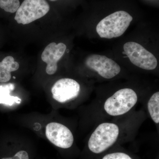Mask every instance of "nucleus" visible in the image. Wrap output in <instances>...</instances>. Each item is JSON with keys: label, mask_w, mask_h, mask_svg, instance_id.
I'll use <instances>...</instances> for the list:
<instances>
[{"label": "nucleus", "mask_w": 159, "mask_h": 159, "mask_svg": "<svg viewBox=\"0 0 159 159\" xmlns=\"http://www.w3.org/2000/svg\"><path fill=\"white\" fill-rule=\"evenodd\" d=\"M124 54L132 63L144 70H153L157 66V60L153 54L138 43L129 42L123 46Z\"/></svg>", "instance_id": "nucleus-5"}, {"label": "nucleus", "mask_w": 159, "mask_h": 159, "mask_svg": "<svg viewBox=\"0 0 159 159\" xmlns=\"http://www.w3.org/2000/svg\"><path fill=\"white\" fill-rule=\"evenodd\" d=\"M132 20V16L126 11H116L101 20L96 30L102 38L110 39L120 37L127 30Z\"/></svg>", "instance_id": "nucleus-1"}, {"label": "nucleus", "mask_w": 159, "mask_h": 159, "mask_svg": "<svg viewBox=\"0 0 159 159\" xmlns=\"http://www.w3.org/2000/svg\"><path fill=\"white\" fill-rule=\"evenodd\" d=\"M2 159H29L28 152L25 151L21 150L18 152L14 156L11 157L3 158Z\"/></svg>", "instance_id": "nucleus-15"}, {"label": "nucleus", "mask_w": 159, "mask_h": 159, "mask_svg": "<svg viewBox=\"0 0 159 159\" xmlns=\"http://www.w3.org/2000/svg\"><path fill=\"white\" fill-rule=\"evenodd\" d=\"M21 3L20 0H0V8L8 13H15Z\"/></svg>", "instance_id": "nucleus-13"}, {"label": "nucleus", "mask_w": 159, "mask_h": 159, "mask_svg": "<svg viewBox=\"0 0 159 159\" xmlns=\"http://www.w3.org/2000/svg\"><path fill=\"white\" fill-rule=\"evenodd\" d=\"M15 89L14 84L11 83L0 85V104L6 105H13L15 103L20 104L21 99L19 97L10 95V93Z\"/></svg>", "instance_id": "nucleus-11"}, {"label": "nucleus", "mask_w": 159, "mask_h": 159, "mask_svg": "<svg viewBox=\"0 0 159 159\" xmlns=\"http://www.w3.org/2000/svg\"><path fill=\"white\" fill-rule=\"evenodd\" d=\"M13 78H14V79H16V77H13Z\"/></svg>", "instance_id": "nucleus-16"}, {"label": "nucleus", "mask_w": 159, "mask_h": 159, "mask_svg": "<svg viewBox=\"0 0 159 159\" xmlns=\"http://www.w3.org/2000/svg\"><path fill=\"white\" fill-rule=\"evenodd\" d=\"M102 159H133L129 155L123 152L111 153L103 157Z\"/></svg>", "instance_id": "nucleus-14"}, {"label": "nucleus", "mask_w": 159, "mask_h": 159, "mask_svg": "<svg viewBox=\"0 0 159 159\" xmlns=\"http://www.w3.org/2000/svg\"><path fill=\"white\" fill-rule=\"evenodd\" d=\"M119 132V127L114 123L106 122L100 124L89 139V149L94 153H102L115 144Z\"/></svg>", "instance_id": "nucleus-2"}, {"label": "nucleus", "mask_w": 159, "mask_h": 159, "mask_svg": "<svg viewBox=\"0 0 159 159\" xmlns=\"http://www.w3.org/2000/svg\"><path fill=\"white\" fill-rule=\"evenodd\" d=\"M66 49L63 43L57 44L51 43L46 47L42 54L43 61L47 63L46 72L49 75L56 73L57 69V62L62 57Z\"/></svg>", "instance_id": "nucleus-9"}, {"label": "nucleus", "mask_w": 159, "mask_h": 159, "mask_svg": "<svg viewBox=\"0 0 159 159\" xmlns=\"http://www.w3.org/2000/svg\"><path fill=\"white\" fill-rule=\"evenodd\" d=\"M138 100L136 93L132 89H122L109 97L104 103V108L111 116L126 113L135 105Z\"/></svg>", "instance_id": "nucleus-3"}, {"label": "nucleus", "mask_w": 159, "mask_h": 159, "mask_svg": "<svg viewBox=\"0 0 159 159\" xmlns=\"http://www.w3.org/2000/svg\"><path fill=\"white\" fill-rule=\"evenodd\" d=\"M51 10L48 0H24L15 12L18 24L28 25L45 16Z\"/></svg>", "instance_id": "nucleus-4"}, {"label": "nucleus", "mask_w": 159, "mask_h": 159, "mask_svg": "<svg viewBox=\"0 0 159 159\" xmlns=\"http://www.w3.org/2000/svg\"><path fill=\"white\" fill-rule=\"evenodd\" d=\"M85 64L89 68L96 71L106 79L113 78L121 71V68L116 62L103 55H89L86 60Z\"/></svg>", "instance_id": "nucleus-6"}, {"label": "nucleus", "mask_w": 159, "mask_h": 159, "mask_svg": "<svg viewBox=\"0 0 159 159\" xmlns=\"http://www.w3.org/2000/svg\"><path fill=\"white\" fill-rule=\"evenodd\" d=\"M19 68L18 63L12 56H7L0 62V82L9 81L11 78V72L17 70Z\"/></svg>", "instance_id": "nucleus-10"}, {"label": "nucleus", "mask_w": 159, "mask_h": 159, "mask_svg": "<svg viewBox=\"0 0 159 159\" xmlns=\"http://www.w3.org/2000/svg\"><path fill=\"white\" fill-rule=\"evenodd\" d=\"M80 85L70 78H62L55 82L51 89L53 98L60 102H65L76 98L80 92Z\"/></svg>", "instance_id": "nucleus-8"}, {"label": "nucleus", "mask_w": 159, "mask_h": 159, "mask_svg": "<svg viewBox=\"0 0 159 159\" xmlns=\"http://www.w3.org/2000/svg\"><path fill=\"white\" fill-rule=\"evenodd\" d=\"M46 135L52 144L59 148H70L74 143V136L71 131L60 123H49L46 126Z\"/></svg>", "instance_id": "nucleus-7"}, {"label": "nucleus", "mask_w": 159, "mask_h": 159, "mask_svg": "<svg viewBox=\"0 0 159 159\" xmlns=\"http://www.w3.org/2000/svg\"><path fill=\"white\" fill-rule=\"evenodd\" d=\"M148 112L155 123H159V93L156 92L152 96L148 103Z\"/></svg>", "instance_id": "nucleus-12"}]
</instances>
